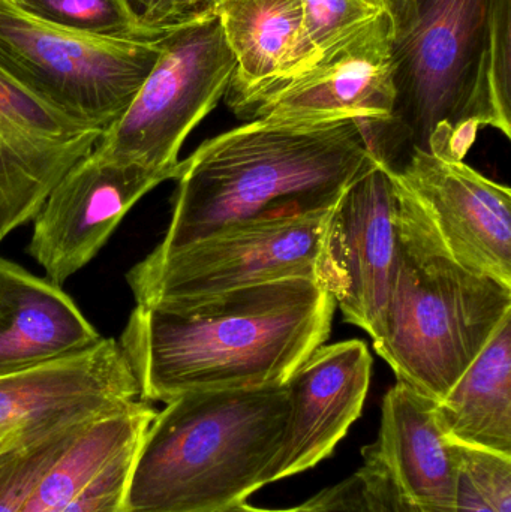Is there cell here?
I'll list each match as a JSON object with an SVG mask.
<instances>
[{"label":"cell","mask_w":511,"mask_h":512,"mask_svg":"<svg viewBox=\"0 0 511 512\" xmlns=\"http://www.w3.org/2000/svg\"><path fill=\"white\" fill-rule=\"evenodd\" d=\"M336 303L314 279L258 283L173 307L137 304L119 345L144 402L282 385L329 339Z\"/></svg>","instance_id":"1"},{"label":"cell","mask_w":511,"mask_h":512,"mask_svg":"<svg viewBox=\"0 0 511 512\" xmlns=\"http://www.w3.org/2000/svg\"><path fill=\"white\" fill-rule=\"evenodd\" d=\"M395 108L369 129L378 164L413 150L464 161L480 128L511 138V0H386Z\"/></svg>","instance_id":"2"},{"label":"cell","mask_w":511,"mask_h":512,"mask_svg":"<svg viewBox=\"0 0 511 512\" xmlns=\"http://www.w3.org/2000/svg\"><path fill=\"white\" fill-rule=\"evenodd\" d=\"M377 165L356 120L246 122L180 161L170 225L153 251H176L242 222L332 209Z\"/></svg>","instance_id":"3"},{"label":"cell","mask_w":511,"mask_h":512,"mask_svg":"<svg viewBox=\"0 0 511 512\" xmlns=\"http://www.w3.org/2000/svg\"><path fill=\"white\" fill-rule=\"evenodd\" d=\"M165 405L135 451L129 512H213L263 489L284 436L287 385L195 391Z\"/></svg>","instance_id":"4"},{"label":"cell","mask_w":511,"mask_h":512,"mask_svg":"<svg viewBox=\"0 0 511 512\" xmlns=\"http://www.w3.org/2000/svg\"><path fill=\"white\" fill-rule=\"evenodd\" d=\"M392 182L398 255L383 333L372 345L396 381L438 403L510 315L511 286L453 261L410 195Z\"/></svg>","instance_id":"5"},{"label":"cell","mask_w":511,"mask_h":512,"mask_svg":"<svg viewBox=\"0 0 511 512\" xmlns=\"http://www.w3.org/2000/svg\"><path fill=\"white\" fill-rule=\"evenodd\" d=\"M161 32L107 38L50 23L0 0V71L69 119L107 131L152 71Z\"/></svg>","instance_id":"6"},{"label":"cell","mask_w":511,"mask_h":512,"mask_svg":"<svg viewBox=\"0 0 511 512\" xmlns=\"http://www.w3.org/2000/svg\"><path fill=\"white\" fill-rule=\"evenodd\" d=\"M332 209L242 222L176 251H152L126 273V282L147 307L183 306L290 277L318 282Z\"/></svg>","instance_id":"7"},{"label":"cell","mask_w":511,"mask_h":512,"mask_svg":"<svg viewBox=\"0 0 511 512\" xmlns=\"http://www.w3.org/2000/svg\"><path fill=\"white\" fill-rule=\"evenodd\" d=\"M234 71L236 60L215 14L165 27L152 71L96 152L174 180L183 143L224 98Z\"/></svg>","instance_id":"8"},{"label":"cell","mask_w":511,"mask_h":512,"mask_svg":"<svg viewBox=\"0 0 511 512\" xmlns=\"http://www.w3.org/2000/svg\"><path fill=\"white\" fill-rule=\"evenodd\" d=\"M224 98L245 122H387L396 90L386 9L299 68L252 86H228Z\"/></svg>","instance_id":"9"},{"label":"cell","mask_w":511,"mask_h":512,"mask_svg":"<svg viewBox=\"0 0 511 512\" xmlns=\"http://www.w3.org/2000/svg\"><path fill=\"white\" fill-rule=\"evenodd\" d=\"M398 255V198L378 164L333 206L318 282L335 298L345 321L371 336L383 333Z\"/></svg>","instance_id":"10"},{"label":"cell","mask_w":511,"mask_h":512,"mask_svg":"<svg viewBox=\"0 0 511 512\" xmlns=\"http://www.w3.org/2000/svg\"><path fill=\"white\" fill-rule=\"evenodd\" d=\"M386 170L453 261L511 286L509 186L492 182L464 161L420 150Z\"/></svg>","instance_id":"11"},{"label":"cell","mask_w":511,"mask_h":512,"mask_svg":"<svg viewBox=\"0 0 511 512\" xmlns=\"http://www.w3.org/2000/svg\"><path fill=\"white\" fill-rule=\"evenodd\" d=\"M167 180V174L93 149L51 189L33 219L27 252L62 286L101 252L129 210Z\"/></svg>","instance_id":"12"},{"label":"cell","mask_w":511,"mask_h":512,"mask_svg":"<svg viewBox=\"0 0 511 512\" xmlns=\"http://www.w3.org/2000/svg\"><path fill=\"white\" fill-rule=\"evenodd\" d=\"M138 399L119 342L102 339L81 354L0 376V438L29 447Z\"/></svg>","instance_id":"13"},{"label":"cell","mask_w":511,"mask_h":512,"mask_svg":"<svg viewBox=\"0 0 511 512\" xmlns=\"http://www.w3.org/2000/svg\"><path fill=\"white\" fill-rule=\"evenodd\" d=\"M104 131L44 104L0 71V242L38 215Z\"/></svg>","instance_id":"14"},{"label":"cell","mask_w":511,"mask_h":512,"mask_svg":"<svg viewBox=\"0 0 511 512\" xmlns=\"http://www.w3.org/2000/svg\"><path fill=\"white\" fill-rule=\"evenodd\" d=\"M372 355L362 340L323 345L290 376L281 447L261 487L320 465L359 420L371 385Z\"/></svg>","instance_id":"15"},{"label":"cell","mask_w":511,"mask_h":512,"mask_svg":"<svg viewBox=\"0 0 511 512\" xmlns=\"http://www.w3.org/2000/svg\"><path fill=\"white\" fill-rule=\"evenodd\" d=\"M365 465L386 484L398 512H456L461 465L435 417V403L402 382L387 391Z\"/></svg>","instance_id":"16"},{"label":"cell","mask_w":511,"mask_h":512,"mask_svg":"<svg viewBox=\"0 0 511 512\" xmlns=\"http://www.w3.org/2000/svg\"><path fill=\"white\" fill-rule=\"evenodd\" d=\"M102 339L62 286L0 256V376L81 354Z\"/></svg>","instance_id":"17"},{"label":"cell","mask_w":511,"mask_h":512,"mask_svg":"<svg viewBox=\"0 0 511 512\" xmlns=\"http://www.w3.org/2000/svg\"><path fill=\"white\" fill-rule=\"evenodd\" d=\"M435 417L449 441L511 456V313L435 403Z\"/></svg>","instance_id":"18"},{"label":"cell","mask_w":511,"mask_h":512,"mask_svg":"<svg viewBox=\"0 0 511 512\" xmlns=\"http://www.w3.org/2000/svg\"><path fill=\"white\" fill-rule=\"evenodd\" d=\"M215 15L236 60L230 86L281 77L315 56L305 35L302 0H222Z\"/></svg>","instance_id":"19"},{"label":"cell","mask_w":511,"mask_h":512,"mask_svg":"<svg viewBox=\"0 0 511 512\" xmlns=\"http://www.w3.org/2000/svg\"><path fill=\"white\" fill-rule=\"evenodd\" d=\"M156 411L138 399L87 424L68 453L41 478L21 512H59L117 454L141 441Z\"/></svg>","instance_id":"20"},{"label":"cell","mask_w":511,"mask_h":512,"mask_svg":"<svg viewBox=\"0 0 511 512\" xmlns=\"http://www.w3.org/2000/svg\"><path fill=\"white\" fill-rule=\"evenodd\" d=\"M21 5L57 26L107 38H141L149 29L129 0H21Z\"/></svg>","instance_id":"21"},{"label":"cell","mask_w":511,"mask_h":512,"mask_svg":"<svg viewBox=\"0 0 511 512\" xmlns=\"http://www.w3.org/2000/svg\"><path fill=\"white\" fill-rule=\"evenodd\" d=\"M54 433L0 457V512H21L41 478L62 459L87 424Z\"/></svg>","instance_id":"22"},{"label":"cell","mask_w":511,"mask_h":512,"mask_svg":"<svg viewBox=\"0 0 511 512\" xmlns=\"http://www.w3.org/2000/svg\"><path fill=\"white\" fill-rule=\"evenodd\" d=\"M302 8L306 39L317 54L371 23L384 6L372 0H302Z\"/></svg>","instance_id":"23"},{"label":"cell","mask_w":511,"mask_h":512,"mask_svg":"<svg viewBox=\"0 0 511 512\" xmlns=\"http://www.w3.org/2000/svg\"><path fill=\"white\" fill-rule=\"evenodd\" d=\"M455 447L461 472L477 495L495 512H511V456L461 444Z\"/></svg>","instance_id":"24"},{"label":"cell","mask_w":511,"mask_h":512,"mask_svg":"<svg viewBox=\"0 0 511 512\" xmlns=\"http://www.w3.org/2000/svg\"><path fill=\"white\" fill-rule=\"evenodd\" d=\"M140 442L117 454L59 512H129L126 492Z\"/></svg>","instance_id":"25"},{"label":"cell","mask_w":511,"mask_h":512,"mask_svg":"<svg viewBox=\"0 0 511 512\" xmlns=\"http://www.w3.org/2000/svg\"><path fill=\"white\" fill-rule=\"evenodd\" d=\"M330 490L329 512H368V490L360 475H351Z\"/></svg>","instance_id":"26"},{"label":"cell","mask_w":511,"mask_h":512,"mask_svg":"<svg viewBox=\"0 0 511 512\" xmlns=\"http://www.w3.org/2000/svg\"><path fill=\"white\" fill-rule=\"evenodd\" d=\"M222 0H171L156 29L177 26L215 14Z\"/></svg>","instance_id":"27"},{"label":"cell","mask_w":511,"mask_h":512,"mask_svg":"<svg viewBox=\"0 0 511 512\" xmlns=\"http://www.w3.org/2000/svg\"><path fill=\"white\" fill-rule=\"evenodd\" d=\"M359 471L362 472L368 489V512H398L380 475L365 463Z\"/></svg>","instance_id":"28"},{"label":"cell","mask_w":511,"mask_h":512,"mask_svg":"<svg viewBox=\"0 0 511 512\" xmlns=\"http://www.w3.org/2000/svg\"><path fill=\"white\" fill-rule=\"evenodd\" d=\"M330 498H332V490L326 489L318 493V495L312 496L305 504L297 505V507L293 508H285V510L257 508L252 507L248 502H240V504L230 505V507L213 512H329Z\"/></svg>","instance_id":"29"},{"label":"cell","mask_w":511,"mask_h":512,"mask_svg":"<svg viewBox=\"0 0 511 512\" xmlns=\"http://www.w3.org/2000/svg\"><path fill=\"white\" fill-rule=\"evenodd\" d=\"M456 512H495L477 495L476 490L471 486L470 481L467 480L461 472L459 478L458 490V505H456Z\"/></svg>","instance_id":"30"},{"label":"cell","mask_w":511,"mask_h":512,"mask_svg":"<svg viewBox=\"0 0 511 512\" xmlns=\"http://www.w3.org/2000/svg\"><path fill=\"white\" fill-rule=\"evenodd\" d=\"M170 2L171 0H147V6L141 14V18L149 29L158 30L156 26H158L159 20H161Z\"/></svg>","instance_id":"31"},{"label":"cell","mask_w":511,"mask_h":512,"mask_svg":"<svg viewBox=\"0 0 511 512\" xmlns=\"http://www.w3.org/2000/svg\"><path fill=\"white\" fill-rule=\"evenodd\" d=\"M17 448V445H15L14 442L9 441V439L0 438V457H2L3 454L8 453V451L17 450Z\"/></svg>","instance_id":"32"},{"label":"cell","mask_w":511,"mask_h":512,"mask_svg":"<svg viewBox=\"0 0 511 512\" xmlns=\"http://www.w3.org/2000/svg\"><path fill=\"white\" fill-rule=\"evenodd\" d=\"M129 2L134 5V8L137 9L138 14H143V11L147 6V0H129Z\"/></svg>","instance_id":"33"},{"label":"cell","mask_w":511,"mask_h":512,"mask_svg":"<svg viewBox=\"0 0 511 512\" xmlns=\"http://www.w3.org/2000/svg\"><path fill=\"white\" fill-rule=\"evenodd\" d=\"M372 2L377 3V5L384 6V2H386V0H372Z\"/></svg>","instance_id":"34"}]
</instances>
